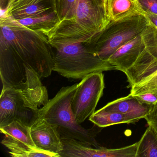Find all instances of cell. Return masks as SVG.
<instances>
[{
  "mask_svg": "<svg viewBox=\"0 0 157 157\" xmlns=\"http://www.w3.org/2000/svg\"><path fill=\"white\" fill-rule=\"evenodd\" d=\"M0 75L2 89L18 87L38 77L48 78L54 54L45 36L1 24Z\"/></svg>",
  "mask_w": 157,
  "mask_h": 157,
  "instance_id": "1",
  "label": "cell"
},
{
  "mask_svg": "<svg viewBox=\"0 0 157 157\" xmlns=\"http://www.w3.org/2000/svg\"><path fill=\"white\" fill-rule=\"evenodd\" d=\"M38 77L19 87L2 89L0 97V127L19 121L31 127L41 107L48 101L47 90Z\"/></svg>",
  "mask_w": 157,
  "mask_h": 157,
  "instance_id": "2",
  "label": "cell"
},
{
  "mask_svg": "<svg viewBox=\"0 0 157 157\" xmlns=\"http://www.w3.org/2000/svg\"><path fill=\"white\" fill-rule=\"evenodd\" d=\"M78 83L63 87L47 103L40 108L38 117L58 126L62 138L78 140L87 146L99 148L96 136L104 128L94 124L92 127L85 128L79 124L71 110V103Z\"/></svg>",
  "mask_w": 157,
  "mask_h": 157,
  "instance_id": "3",
  "label": "cell"
},
{
  "mask_svg": "<svg viewBox=\"0 0 157 157\" xmlns=\"http://www.w3.org/2000/svg\"><path fill=\"white\" fill-rule=\"evenodd\" d=\"M109 22L101 0H76L72 18L59 25L54 37L61 41L89 44Z\"/></svg>",
  "mask_w": 157,
  "mask_h": 157,
  "instance_id": "4",
  "label": "cell"
},
{
  "mask_svg": "<svg viewBox=\"0 0 157 157\" xmlns=\"http://www.w3.org/2000/svg\"><path fill=\"white\" fill-rule=\"evenodd\" d=\"M83 43H70L54 47L53 71L62 77L72 79H82L94 72L115 70L109 62L101 59L94 47Z\"/></svg>",
  "mask_w": 157,
  "mask_h": 157,
  "instance_id": "5",
  "label": "cell"
},
{
  "mask_svg": "<svg viewBox=\"0 0 157 157\" xmlns=\"http://www.w3.org/2000/svg\"><path fill=\"white\" fill-rule=\"evenodd\" d=\"M149 24L147 19L141 14L110 22L95 38L96 54L101 59L107 61L120 47L141 34Z\"/></svg>",
  "mask_w": 157,
  "mask_h": 157,
  "instance_id": "6",
  "label": "cell"
},
{
  "mask_svg": "<svg viewBox=\"0 0 157 157\" xmlns=\"http://www.w3.org/2000/svg\"><path fill=\"white\" fill-rule=\"evenodd\" d=\"M102 72L90 73L78 83L71 101V107L79 124H81L93 114L103 94L105 82Z\"/></svg>",
  "mask_w": 157,
  "mask_h": 157,
  "instance_id": "7",
  "label": "cell"
},
{
  "mask_svg": "<svg viewBox=\"0 0 157 157\" xmlns=\"http://www.w3.org/2000/svg\"><path fill=\"white\" fill-rule=\"evenodd\" d=\"M141 36L145 50L135 64L125 73L130 87L157 67V28L149 23Z\"/></svg>",
  "mask_w": 157,
  "mask_h": 157,
  "instance_id": "8",
  "label": "cell"
},
{
  "mask_svg": "<svg viewBox=\"0 0 157 157\" xmlns=\"http://www.w3.org/2000/svg\"><path fill=\"white\" fill-rule=\"evenodd\" d=\"M32 139L36 147L59 154L63 150L62 139L56 125L38 117L30 127Z\"/></svg>",
  "mask_w": 157,
  "mask_h": 157,
  "instance_id": "9",
  "label": "cell"
},
{
  "mask_svg": "<svg viewBox=\"0 0 157 157\" xmlns=\"http://www.w3.org/2000/svg\"><path fill=\"white\" fill-rule=\"evenodd\" d=\"M59 22L55 11L41 16L20 20L1 18V24L44 36L48 39L56 31Z\"/></svg>",
  "mask_w": 157,
  "mask_h": 157,
  "instance_id": "10",
  "label": "cell"
},
{
  "mask_svg": "<svg viewBox=\"0 0 157 157\" xmlns=\"http://www.w3.org/2000/svg\"><path fill=\"white\" fill-rule=\"evenodd\" d=\"M145 49V44L140 34L120 47L107 61L115 70L125 73L136 62Z\"/></svg>",
  "mask_w": 157,
  "mask_h": 157,
  "instance_id": "11",
  "label": "cell"
},
{
  "mask_svg": "<svg viewBox=\"0 0 157 157\" xmlns=\"http://www.w3.org/2000/svg\"><path fill=\"white\" fill-rule=\"evenodd\" d=\"M44 0H10L6 9L1 10V18L20 20L37 17L48 13L51 7L47 6Z\"/></svg>",
  "mask_w": 157,
  "mask_h": 157,
  "instance_id": "12",
  "label": "cell"
},
{
  "mask_svg": "<svg viewBox=\"0 0 157 157\" xmlns=\"http://www.w3.org/2000/svg\"><path fill=\"white\" fill-rule=\"evenodd\" d=\"M152 107L153 105L141 102L129 94L108 103L101 108L124 114L139 121L140 119L144 118Z\"/></svg>",
  "mask_w": 157,
  "mask_h": 157,
  "instance_id": "13",
  "label": "cell"
},
{
  "mask_svg": "<svg viewBox=\"0 0 157 157\" xmlns=\"http://www.w3.org/2000/svg\"><path fill=\"white\" fill-rule=\"evenodd\" d=\"M105 15L109 22L116 21L137 15H143L137 0H105Z\"/></svg>",
  "mask_w": 157,
  "mask_h": 157,
  "instance_id": "14",
  "label": "cell"
},
{
  "mask_svg": "<svg viewBox=\"0 0 157 157\" xmlns=\"http://www.w3.org/2000/svg\"><path fill=\"white\" fill-rule=\"evenodd\" d=\"M129 94L141 102L153 105L157 103V68L131 86Z\"/></svg>",
  "mask_w": 157,
  "mask_h": 157,
  "instance_id": "15",
  "label": "cell"
},
{
  "mask_svg": "<svg viewBox=\"0 0 157 157\" xmlns=\"http://www.w3.org/2000/svg\"><path fill=\"white\" fill-rule=\"evenodd\" d=\"M1 143L13 157H61L59 153L42 150L9 136H5Z\"/></svg>",
  "mask_w": 157,
  "mask_h": 157,
  "instance_id": "16",
  "label": "cell"
},
{
  "mask_svg": "<svg viewBox=\"0 0 157 157\" xmlns=\"http://www.w3.org/2000/svg\"><path fill=\"white\" fill-rule=\"evenodd\" d=\"M94 124L105 128L113 125L122 124H135L138 120L124 114L113 111L99 109L89 117Z\"/></svg>",
  "mask_w": 157,
  "mask_h": 157,
  "instance_id": "17",
  "label": "cell"
},
{
  "mask_svg": "<svg viewBox=\"0 0 157 157\" xmlns=\"http://www.w3.org/2000/svg\"><path fill=\"white\" fill-rule=\"evenodd\" d=\"M0 130L5 136L36 147L31 136L30 127L20 121L14 120L8 124L0 127Z\"/></svg>",
  "mask_w": 157,
  "mask_h": 157,
  "instance_id": "18",
  "label": "cell"
},
{
  "mask_svg": "<svg viewBox=\"0 0 157 157\" xmlns=\"http://www.w3.org/2000/svg\"><path fill=\"white\" fill-rule=\"evenodd\" d=\"M137 143L136 157H157V135L150 126Z\"/></svg>",
  "mask_w": 157,
  "mask_h": 157,
  "instance_id": "19",
  "label": "cell"
},
{
  "mask_svg": "<svg viewBox=\"0 0 157 157\" xmlns=\"http://www.w3.org/2000/svg\"><path fill=\"white\" fill-rule=\"evenodd\" d=\"M75 2L76 0H53L54 11L59 19V25L71 20Z\"/></svg>",
  "mask_w": 157,
  "mask_h": 157,
  "instance_id": "20",
  "label": "cell"
},
{
  "mask_svg": "<svg viewBox=\"0 0 157 157\" xmlns=\"http://www.w3.org/2000/svg\"><path fill=\"white\" fill-rule=\"evenodd\" d=\"M140 8L145 12L157 15V0H137Z\"/></svg>",
  "mask_w": 157,
  "mask_h": 157,
  "instance_id": "21",
  "label": "cell"
},
{
  "mask_svg": "<svg viewBox=\"0 0 157 157\" xmlns=\"http://www.w3.org/2000/svg\"><path fill=\"white\" fill-rule=\"evenodd\" d=\"M149 126H150L157 135V103L153 105L150 112L144 117Z\"/></svg>",
  "mask_w": 157,
  "mask_h": 157,
  "instance_id": "22",
  "label": "cell"
},
{
  "mask_svg": "<svg viewBox=\"0 0 157 157\" xmlns=\"http://www.w3.org/2000/svg\"><path fill=\"white\" fill-rule=\"evenodd\" d=\"M143 15L147 19L149 23L157 28V15L147 13L143 11Z\"/></svg>",
  "mask_w": 157,
  "mask_h": 157,
  "instance_id": "23",
  "label": "cell"
},
{
  "mask_svg": "<svg viewBox=\"0 0 157 157\" xmlns=\"http://www.w3.org/2000/svg\"><path fill=\"white\" fill-rule=\"evenodd\" d=\"M101 2L102 3H103V4L104 5V1L105 0H101Z\"/></svg>",
  "mask_w": 157,
  "mask_h": 157,
  "instance_id": "24",
  "label": "cell"
},
{
  "mask_svg": "<svg viewBox=\"0 0 157 157\" xmlns=\"http://www.w3.org/2000/svg\"><path fill=\"white\" fill-rule=\"evenodd\" d=\"M104 154H105V147H104Z\"/></svg>",
  "mask_w": 157,
  "mask_h": 157,
  "instance_id": "25",
  "label": "cell"
},
{
  "mask_svg": "<svg viewBox=\"0 0 157 157\" xmlns=\"http://www.w3.org/2000/svg\"></svg>",
  "mask_w": 157,
  "mask_h": 157,
  "instance_id": "26",
  "label": "cell"
}]
</instances>
